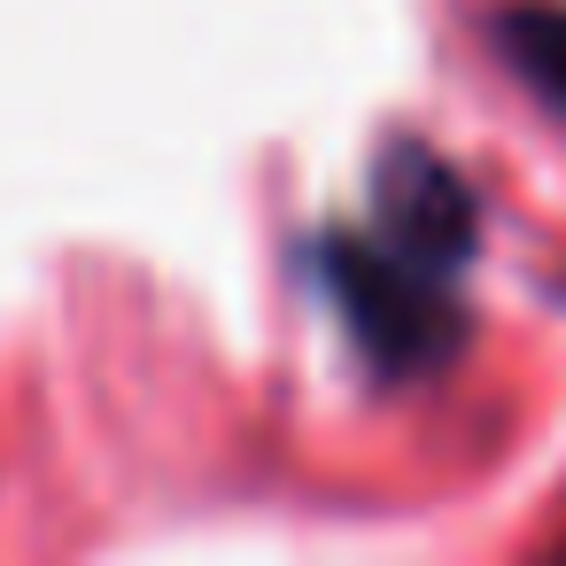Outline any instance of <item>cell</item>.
<instances>
[{"label": "cell", "mask_w": 566, "mask_h": 566, "mask_svg": "<svg viewBox=\"0 0 566 566\" xmlns=\"http://www.w3.org/2000/svg\"><path fill=\"white\" fill-rule=\"evenodd\" d=\"M326 287L342 295V311H349V326L380 373H427L458 349L450 272L419 264L388 233H334L326 241Z\"/></svg>", "instance_id": "obj_1"}, {"label": "cell", "mask_w": 566, "mask_h": 566, "mask_svg": "<svg viewBox=\"0 0 566 566\" xmlns=\"http://www.w3.org/2000/svg\"><path fill=\"white\" fill-rule=\"evenodd\" d=\"M489 40L512 63V78H527L566 117V9H496Z\"/></svg>", "instance_id": "obj_3"}, {"label": "cell", "mask_w": 566, "mask_h": 566, "mask_svg": "<svg viewBox=\"0 0 566 566\" xmlns=\"http://www.w3.org/2000/svg\"><path fill=\"white\" fill-rule=\"evenodd\" d=\"M380 233L411 249L434 272H458L473 256V187L427 156V148H388L380 156Z\"/></svg>", "instance_id": "obj_2"}]
</instances>
